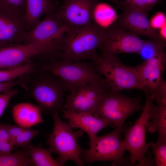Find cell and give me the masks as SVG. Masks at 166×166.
<instances>
[{
    "mask_svg": "<svg viewBox=\"0 0 166 166\" xmlns=\"http://www.w3.org/2000/svg\"><path fill=\"white\" fill-rule=\"evenodd\" d=\"M20 85L46 114L63 112L64 96L69 91L64 81L55 74L37 68L21 77Z\"/></svg>",
    "mask_w": 166,
    "mask_h": 166,
    "instance_id": "obj_1",
    "label": "cell"
},
{
    "mask_svg": "<svg viewBox=\"0 0 166 166\" xmlns=\"http://www.w3.org/2000/svg\"><path fill=\"white\" fill-rule=\"evenodd\" d=\"M106 38V28L96 22L82 26H68L59 40L56 58L74 62L90 59L94 62L99 56L97 49Z\"/></svg>",
    "mask_w": 166,
    "mask_h": 166,
    "instance_id": "obj_2",
    "label": "cell"
},
{
    "mask_svg": "<svg viewBox=\"0 0 166 166\" xmlns=\"http://www.w3.org/2000/svg\"><path fill=\"white\" fill-rule=\"evenodd\" d=\"M146 100L142 112L134 124L127 128H123L124 138L121 143L125 150L129 152L132 165L141 166L146 153L150 147V143L146 141V132L149 120L154 119L158 112L157 105L154 103L155 100L151 94L146 93Z\"/></svg>",
    "mask_w": 166,
    "mask_h": 166,
    "instance_id": "obj_3",
    "label": "cell"
},
{
    "mask_svg": "<svg viewBox=\"0 0 166 166\" xmlns=\"http://www.w3.org/2000/svg\"><path fill=\"white\" fill-rule=\"evenodd\" d=\"M123 128H116L105 135L89 138V148H83L81 154L84 164L90 165L97 161H111L113 166L132 165L130 157L124 155L126 150L121 143Z\"/></svg>",
    "mask_w": 166,
    "mask_h": 166,
    "instance_id": "obj_4",
    "label": "cell"
},
{
    "mask_svg": "<svg viewBox=\"0 0 166 166\" xmlns=\"http://www.w3.org/2000/svg\"><path fill=\"white\" fill-rule=\"evenodd\" d=\"M52 115L54 122L53 128L46 144L52 152L58 154L59 157L56 160L63 165L70 160L78 166H84L81 156L83 148L80 147L78 141L83 135V131L73 132L70 124L61 119L58 113H54Z\"/></svg>",
    "mask_w": 166,
    "mask_h": 166,
    "instance_id": "obj_5",
    "label": "cell"
},
{
    "mask_svg": "<svg viewBox=\"0 0 166 166\" xmlns=\"http://www.w3.org/2000/svg\"><path fill=\"white\" fill-rule=\"evenodd\" d=\"M40 68L59 77L65 83L70 93L82 85L104 78L96 70L95 64L92 61L74 62L64 59H54Z\"/></svg>",
    "mask_w": 166,
    "mask_h": 166,
    "instance_id": "obj_6",
    "label": "cell"
},
{
    "mask_svg": "<svg viewBox=\"0 0 166 166\" xmlns=\"http://www.w3.org/2000/svg\"><path fill=\"white\" fill-rule=\"evenodd\" d=\"M93 62L96 70L108 82L110 92L131 89L142 90L136 67L124 65L116 55L101 54Z\"/></svg>",
    "mask_w": 166,
    "mask_h": 166,
    "instance_id": "obj_7",
    "label": "cell"
},
{
    "mask_svg": "<svg viewBox=\"0 0 166 166\" xmlns=\"http://www.w3.org/2000/svg\"><path fill=\"white\" fill-rule=\"evenodd\" d=\"M143 107L140 97H130L109 90L103 94L93 114L109 119L116 128H122L127 117Z\"/></svg>",
    "mask_w": 166,
    "mask_h": 166,
    "instance_id": "obj_8",
    "label": "cell"
},
{
    "mask_svg": "<svg viewBox=\"0 0 166 166\" xmlns=\"http://www.w3.org/2000/svg\"><path fill=\"white\" fill-rule=\"evenodd\" d=\"M54 40L11 45L0 48V70L21 66L35 56L45 54L49 56L54 52Z\"/></svg>",
    "mask_w": 166,
    "mask_h": 166,
    "instance_id": "obj_9",
    "label": "cell"
},
{
    "mask_svg": "<svg viewBox=\"0 0 166 166\" xmlns=\"http://www.w3.org/2000/svg\"><path fill=\"white\" fill-rule=\"evenodd\" d=\"M109 89L105 78L84 84L66 96L65 107L78 113L93 114L103 94Z\"/></svg>",
    "mask_w": 166,
    "mask_h": 166,
    "instance_id": "obj_10",
    "label": "cell"
},
{
    "mask_svg": "<svg viewBox=\"0 0 166 166\" xmlns=\"http://www.w3.org/2000/svg\"><path fill=\"white\" fill-rule=\"evenodd\" d=\"M25 14L10 7L0 6V48L23 44L29 30Z\"/></svg>",
    "mask_w": 166,
    "mask_h": 166,
    "instance_id": "obj_11",
    "label": "cell"
},
{
    "mask_svg": "<svg viewBox=\"0 0 166 166\" xmlns=\"http://www.w3.org/2000/svg\"><path fill=\"white\" fill-rule=\"evenodd\" d=\"M107 38L99 48L101 54L116 55L124 53H138L144 40L137 34L113 23L106 28Z\"/></svg>",
    "mask_w": 166,
    "mask_h": 166,
    "instance_id": "obj_12",
    "label": "cell"
},
{
    "mask_svg": "<svg viewBox=\"0 0 166 166\" xmlns=\"http://www.w3.org/2000/svg\"><path fill=\"white\" fill-rule=\"evenodd\" d=\"M97 0H64L57 13L68 26H82L93 22Z\"/></svg>",
    "mask_w": 166,
    "mask_h": 166,
    "instance_id": "obj_13",
    "label": "cell"
},
{
    "mask_svg": "<svg viewBox=\"0 0 166 166\" xmlns=\"http://www.w3.org/2000/svg\"><path fill=\"white\" fill-rule=\"evenodd\" d=\"M68 28L55 11L46 14L26 34L23 44L45 42L54 40L63 36Z\"/></svg>",
    "mask_w": 166,
    "mask_h": 166,
    "instance_id": "obj_14",
    "label": "cell"
},
{
    "mask_svg": "<svg viewBox=\"0 0 166 166\" xmlns=\"http://www.w3.org/2000/svg\"><path fill=\"white\" fill-rule=\"evenodd\" d=\"M121 14L113 23L137 34L148 37L150 39L166 41L151 25L147 12L128 7L121 6Z\"/></svg>",
    "mask_w": 166,
    "mask_h": 166,
    "instance_id": "obj_15",
    "label": "cell"
},
{
    "mask_svg": "<svg viewBox=\"0 0 166 166\" xmlns=\"http://www.w3.org/2000/svg\"><path fill=\"white\" fill-rule=\"evenodd\" d=\"M166 64L164 49L136 67L145 94H151L163 79Z\"/></svg>",
    "mask_w": 166,
    "mask_h": 166,
    "instance_id": "obj_16",
    "label": "cell"
},
{
    "mask_svg": "<svg viewBox=\"0 0 166 166\" xmlns=\"http://www.w3.org/2000/svg\"><path fill=\"white\" fill-rule=\"evenodd\" d=\"M63 113V117L69 120L72 128L81 129L88 135L89 138L97 136L100 130L112 124L108 119L91 114L78 113L66 109Z\"/></svg>",
    "mask_w": 166,
    "mask_h": 166,
    "instance_id": "obj_17",
    "label": "cell"
},
{
    "mask_svg": "<svg viewBox=\"0 0 166 166\" xmlns=\"http://www.w3.org/2000/svg\"><path fill=\"white\" fill-rule=\"evenodd\" d=\"M12 113L15 122L25 128H30L43 121L38 107L30 102L15 105L13 107Z\"/></svg>",
    "mask_w": 166,
    "mask_h": 166,
    "instance_id": "obj_18",
    "label": "cell"
},
{
    "mask_svg": "<svg viewBox=\"0 0 166 166\" xmlns=\"http://www.w3.org/2000/svg\"><path fill=\"white\" fill-rule=\"evenodd\" d=\"M55 9L51 0H26L24 17L29 30L40 21L43 15Z\"/></svg>",
    "mask_w": 166,
    "mask_h": 166,
    "instance_id": "obj_19",
    "label": "cell"
},
{
    "mask_svg": "<svg viewBox=\"0 0 166 166\" xmlns=\"http://www.w3.org/2000/svg\"><path fill=\"white\" fill-rule=\"evenodd\" d=\"M29 152L33 166H62L64 165L53 159V153L49 148H45L41 145L35 147L29 146Z\"/></svg>",
    "mask_w": 166,
    "mask_h": 166,
    "instance_id": "obj_20",
    "label": "cell"
},
{
    "mask_svg": "<svg viewBox=\"0 0 166 166\" xmlns=\"http://www.w3.org/2000/svg\"><path fill=\"white\" fill-rule=\"evenodd\" d=\"M33 166L29 152V146L14 153L0 154V166Z\"/></svg>",
    "mask_w": 166,
    "mask_h": 166,
    "instance_id": "obj_21",
    "label": "cell"
},
{
    "mask_svg": "<svg viewBox=\"0 0 166 166\" xmlns=\"http://www.w3.org/2000/svg\"><path fill=\"white\" fill-rule=\"evenodd\" d=\"M158 112L155 118L149 121L147 129L152 133L156 131L159 138H166V102H157Z\"/></svg>",
    "mask_w": 166,
    "mask_h": 166,
    "instance_id": "obj_22",
    "label": "cell"
},
{
    "mask_svg": "<svg viewBox=\"0 0 166 166\" xmlns=\"http://www.w3.org/2000/svg\"><path fill=\"white\" fill-rule=\"evenodd\" d=\"M37 68L35 64L30 60L26 64L19 67L0 70V82L13 81L34 71Z\"/></svg>",
    "mask_w": 166,
    "mask_h": 166,
    "instance_id": "obj_23",
    "label": "cell"
},
{
    "mask_svg": "<svg viewBox=\"0 0 166 166\" xmlns=\"http://www.w3.org/2000/svg\"><path fill=\"white\" fill-rule=\"evenodd\" d=\"M117 16L114 10L106 4L98 3L94 12L93 18L97 21V23H113L116 19Z\"/></svg>",
    "mask_w": 166,
    "mask_h": 166,
    "instance_id": "obj_24",
    "label": "cell"
},
{
    "mask_svg": "<svg viewBox=\"0 0 166 166\" xmlns=\"http://www.w3.org/2000/svg\"><path fill=\"white\" fill-rule=\"evenodd\" d=\"M166 41H161L150 39L144 40L143 45L139 53L145 60L155 56L160 51L164 50Z\"/></svg>",
    "mask_w": 166,
    "mask_h": 166,
    "instance_id": "obj_25",
    "label": "cell"
},
{
    "mask_svg": "<svg viewBox=\"0 0 166 166\" xmlns=\"http://www.w3.org/2000/svg\"><path fill=\"white\" fill-rule=\"evenodd\" d=\"M155 155L156 166H166V138H158L156 142L150 143Z\"/></svg>",
    "mask_w": 166,
    "mask_h": 166,
    "instance_id": "obj_26",
    "label": "cell"
},
{
    "mask_svg": "<svg viewBox=\"0 0 166 166\" xmlns=\"http://www.w3.org/2000/svg\"><path fill=\"white\" fill-rule=\"evenodd\" d=\"M162 0H133L130 1L125 0L120 2L119 8L121 6L128 7L135 9L147 12L151 10L156 4Z\"/></svg>",
    "mask_w": 166,
    "mask_h": 166,
    "instance_id": "obj_27",
    "label": "cell"
},
{
    "mask_svg": "<svg viewBox=\"0 0 166 166\" xmlns=\"http://www.w3.org/2000/svg\"><path fill=\"white\" fill-rule=\"evenodd\" d=\"M40 133L38 130L25 128L20 135L11 141L18 148L24 147L30 143L35 136Z\"/></svg>",
    "mask_w": 166,
    "mask_h": 166,
    "instance_id": "obj_28",
    "label": "cell"
},
{
    "mask_svg": "<svg viewBox=\"0 0 166 166\" xmlns=\"http://www.w3.org/2000/svg\"><path fill=\"white\" fill-rule=\"evenodd\" d=\"M151 94L156 102H166V82L163 78Z\"/></svg>",
    "mask_w": 166,
    "mask_h": 166,
    "instance_id": "obj_29",
    "label": "cell"
},
{
    "mask_svg": "<svg viewBox=\"0 0 166 166\" xmlns=\"http://www.w3.org/2000/svg\"><path fill=\"white\" fill-rule=\"evenodd\" d=\"M18 93L17 89H13L7 92L0 93V118L10 100Z\"/></svg>",
    "mask_w": 166,
    "mask_h": 166,
    "instance_id": "obj_30",
    "label": "cell"
},
{
    "mask_svg": "<svg viewBox=\"0 0 166 166\" xmlns=\"http://www.w3.org/2000/svg\"><path fill=\"white\" fill-rule=\"evenodd\" d=\"M0 6L10 7L25 14L26 0H0Z\"/></svg>",
    "mask_w": 166,
    "mask_h": 166,
    "instance_id": "obj_31",
    "label": "cell"
},
{
    "mask_svg": "<svg viewBox=\"0 0 166 166\" xmlns=\"http://www.w3.org/2000/svg\"><path fill=\"white\" fill-rule=\"evenodd\" d=\"M151 26L155 29H160L166 24V17L161 12L156 13L149 21Z\"/></svg>",
    "mask_w": 166,
    "mask_h": 166,
    "instance_id": "obj_32",
    "label": "cell"
},
{
    "mask_svg": "<svg viewBox=\"0 0 166 166\" xmlns=\"http://www.w3.org/2000/svg\"><path fill=\"white\" fill-rule=\"evenodd\" d=\"M6 124L10 136V141L18 136L25 128L18 125Z\"/></svg>",
    "mask_w": 166,
    "mask_h": 166,
    "instance_id": "obj_33",
    "label": "cell"
},
{
    "mask_svg": "<svg viewBox=\"0 0 166 166\" xmlns=\"http://www.w3.org/2000/svg\"><path fill=\"white\" fill-rule=\"evenodd\" d=\"M21 83V78L19 77L12 81L0 82V93L7 92L12 89L16 86L20 85Z\"/></svg>",
    "mask_w": 166,
    "mask_h": 166,
    "instance_id": "obj_34",
    "label": "cell"
},
{
    "mask_svg": "<svg viewBox=\"0 0 166 166\" xmlns=\"http://www.w3.org/2000/svg\"><path fill=\"white\" fill-rule=\"evenodd\" d=\"M14 146V144L11 141L0 140V154L12 153Z\"/></svg>",
    "mask_w": 166,
    "mask_h": 166,
    "instance_id": "obj_35",
    "label": "cell"
},
{
    "mask_svg": "<svg viewBox=\"0 0 166 166\" xmlns=\"http://www.w3.org/2000/svg\"><path fill=\"white\" fill-rule=\"evenodd\" d=\"M152 154V152H149L148 151L146 153L144 160L141 166H156L155 160Z\"/></svg>",
    "mask_w": 166,
    "mask_h": 166,
    "instance_id": "obj_36",
    "label": "cell"
},
{
    "mask_svg": "<svg viewBox=\"0 0 166 166\" xmlns=\"http://www.w3.org/2000/svg\"><path fill=\"white\" fill-rule=\"evenodd\" d=\"M0 140L10 141V136L6 124H0Z\"/></svg>",
    "mask_w": 166,
    "mask_h": 166,
    "instance_id": "obj_37",
    "label": "cell"
},
{
    "mask_svg": "<svg viewBox=\"0 0 166 166\" xmlns=\"http://www.w3.org/2000/svg\"><path fill=\"white\" fill-rule=\"evenodd\" d=\"M160 29L159 34L164 40L166 39V24L164 25Z\"/></svg>",
    "mask_w": 166,
    "mask_h": 166,
    "instance_id": "obj_38",
    "label": "cell"
},
{
    "mask_svg": "<svg viewBox=\"0 0 166 166\" xmlns=\"http://www.w3.org/2000/svg\"><path fill=\"white\" fill-rule=\"evenodd\" d=\"M112 2H114L117 6V7L118 8L120 5V2L118 1V0H110Z\"/></svg>",
    "mask_w": 166,
    "mask_h": 166,
    "instance_id": "obj_39",
    "label": "cell"
},
{
    "mask_svg": "<svg viewBox=\"0 0 166 166\" xmlns=\"http://www.w3.org/2000/svg\"><path fill=\"white\" fill-rule=\"evenodd\" d=\"M132 0H125V1H132Z\"/></svg>",
    "mask_w": 166,
    "mask_h": 166,
    "instance_id": "obj_40",
    "label": "cell"
},
{
    "mask_svg": "<svg viewBox=\"0 0 166 166\" xmlns=\"http://www.w3.org/2000/svg\"><path fill=\"white\" fill-rule=\"evenodd\" d=\"M57 45H58V44H57ZM54 57H55V56H54Z\"/></svg>",
    "mask_w": 166,
    "mask_h": 166,
    "instance_id": "obj_41",
    "label": "cell"
},
{
    "mask_svg": "<svg viewBox=\"0 0 166 166\" xmlns=\"http://www.w3.org/2000/svg\"><path fill=\"white\" fill-rule=\"evenodd\" d=\"M57 44H58V43H57ZM53 58H54V57H53ZM52 59H53V58H52Z\"/></svg>",
    "mask_w": 166,
    "mask_h": 166,
    "instance_id": "obj_42",
    "label": "cell"
}]
</instances>
